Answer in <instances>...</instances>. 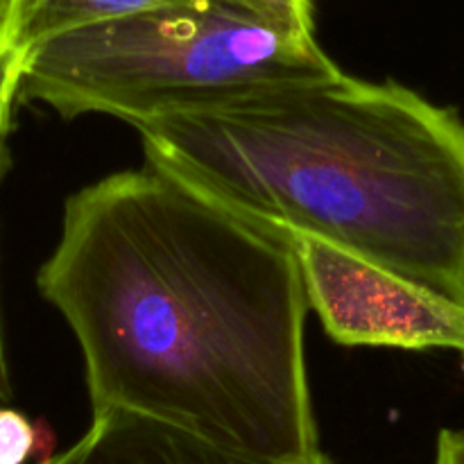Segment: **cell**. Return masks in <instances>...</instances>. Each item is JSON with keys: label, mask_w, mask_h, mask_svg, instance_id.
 <instances>
[{"label": "cell", "mask_w": 464, "mask_h": 464, "mask_svg": "<svg viewBox=\"0 0 464 464\" xmlns=\"http://www.w3.org/2000/svg\"><path fill=\"white\" fill-rule=\"evenodd\" d=\"M93 412L131 411L267 464L320 453L308 299L288 238L145 161L63 204L36 275Z\"/></svg>", "instance_id": "cell-1"}, {"label": "cell", "mask_w": 464, "mask_h": 464, "mask_svg": "<svg viewBox=\"0 0 464 464\" xmlns=\"http://www.w3.org/2000/svg\"><path fill=\"white\" fill-rule=\"evenodd\" d=\"M145 161L464 304V122L397 82L284 86L136 127Z\"/></svg>", "instance_id": "cell-2"}, {"label": "cell", "mask_w": 464, "mask_h": 464, "mask_svg": "<svg viewBox=\"0 0 464 464\" xmlns=\"http://www.w3.org/2000/svg\"><path fill=\"white\" fill-rule=\"evenodd\" d=\"M343 75L313 32L254 0H184L93 23L25 53L18 104L140 127Z\"/></svg>", "instance_id": "cell-3"}, {"label": "cell", "mask_w": 464, "mask_h": 464, "mask_svg": "<svg viewBox=\"0 0 464 464\" xmlns=\"http://www.w3.org/2000/svg\"><path fill=\"white\" fill-rule=\"evenodd\" d=\"M281 234L297 256L308 306L331 340L464 353V304L320 236Z\"/></svg>", "instance_id": "cell-4"}, {"label": "cell", "mask_w": 464, "mask_h": 464, "mask_svg": "<svg viewBox=\"0 0 464 464\" xmlns=\"http://www.w3.org/2000/svg\"><path fill=\"white\" fill-rule=\"evenodd\" d=\"M54 464H267L140 412H93L91 429Z\"/></svg>", "instance_id": "cell-5"}, {"label": "cell", "mask_w": 464, "mask_h": 464, "mask_svg": "<svg viewBox=\"0 0 464 464\" xmlns=\"http://www.w3.org/2000/svg\"><path fill=\"white\" fill-rule=\"evenodd\" d=\"M172 3L184 0H12L5 45L25 54L63 32Z\"/></svg>", "instance_id": "cell-6"}, {"label": "cell", "mask_w": 464, "mask_h": 464, "mask_svg": "<svg viewBox=\"0 0 464 464\" xmlns=\"http://www.w3.org/2000/svg\"><path fill=\"white\" fill-rule=\"evenodd\" d=\"M54 458V438L45 424L0 406V464H34Z\"/></svg>", "instance_id": "cell-7"}, {"label": "cell", "mask_w": 464, "mask_h": 464, "mask_svg": "<svg viewBox=\"0 0 464 464\" xmlns=\"http://www.w3.org/2000/svg\"><path fill=\"white\" fill-rule=\"evenodd\" d=\"M23 62H25V54L0 44V136H9V131H12V118L14 107L18 104Z\"/></svg>", "instance_id": "cell-8"}, {"label": "cell", "mask_w": 464, "mask_h": 464, "mask_svg": "<svg viewBox=\"0 0 464 464\" xmlns=\"http://www.w3.org/2000/svg\"><path fill=\"white\" fill-rule=\"evenodd\" d=\"M254 3L299 30L315 32V3L313 0H254Z\"/></svg>", "instance_id": "cell-9"}, {"label": "cell", "mask_w": 464, "mask_h": 464, "mask_svg": "<svg viewBox=\"0 0 464 464\" xmlns=\"http://www.w3.org/2000/svg\"><path fill=\"white\" fill-rule=\"evenodd\" d=\"M433 464H464V430L444 429L438 435Z\"/></svg>", "instance_id": "cell-10"}, {"label": "cell", "mask_w": 464, "mask_h": 464, "mask_svg": "<svg viewBox=\"0 0 464 464\" xmlns=\"http://www.w3.org/2000/svg\"><path fill=\"white\" fill-rule=\"evenodd\" d=\"M12 399V383H9L7 352H5V331H3V306H0V401Z\"/></svg>", "instance_id": "cell-11"}, {"label": "cell", "mask_w": 464, "mask_h": 464, "mask_svg": "<svg viewBox=\"0 0 464 464\" xmlns=\"http://www.w3.org/2000/svg\"><path fill=\"white\" fill-rule=\"evenodd\" d=\"M9 136H0V184L5 181V177L12 170V152H9Z\"/></svg>", "instance_id": "cell-12"}, {"label": "cell", "mask_w": 464, "mask_h": 464, "mask_svg": "<svg viewBox=\"0 0 464 464\" xmlns=\"http://www.w3.org/2000/svg\"><path fill=\"white\" fill-rule=\"evenodd\" d=\"M9 7H12V0H0V44H5V30H7V21H9Z\"/></svg>", "instance_id": "cell-13"}, {"label": "cell", "mask_w": 464, "mask_h": 464, "mask_svg": "<svg viewBox=\"0 0 464 464\" xmlns=\"http://www.w3.org/2000/svg\"><path fill=\"white\" fill-rule=\"evenodd\" d=\"M295 464H335L334 460H331V458H326L324 453H315V456L313 458H308V460H302V462H295Z\"/></svg>", "instance_id": "cell-14"}, {"label": "cell", "mask_w": 464, "mask_h": 464, "mask_svg": "<svg viewBox=\"0 0 464 464\" xmlns=\"http://www.w3.org/2000/svg\"><path fill=\"white\" fill-rule=\"evenodd\" d=\"M39 464H54V462H53V458H50V460H45V462H39Z\"/></svg>", "instance_id": "cell-15"}]
</instances>
